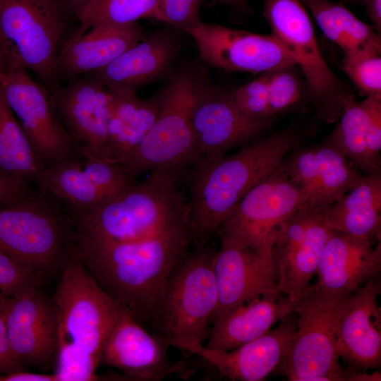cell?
Instances as JSON below:
<instances>
[{"label":"cell","mask_w":381,"mask_h":381,"mask_svg":"<svg viewBox=\"0 0 381 381\" xmlns=\"http://www.w3.org/2000/svg\"><path fill=\"white\" fill-rule=\"evenodd\" d=\"M349 296L307 288L294 303L298 322L289 353L274 372L291 381H346L336 347V325Z\"/></svg>","instance_id":"cell-8"},{"label":"cell","mask_w":381,"mask_h":381,"mask_svg":"<svg viewBox=\"0 0 381 381\" xmlns=\"http://www.w3.org/2000/svg\"><path fill=\"white\" fill-rule=\"evenodd\" d=\"M53 104L83 158L109 160V124L113 95L91 78H74L51 93Z\"/></svg>","instance_id":"cell-17"},{"label":"cell","mask_w":381,"mask_h":381,"mask_svg":"<svg viewBox=\"0 0 381 381\" xmlns=\"http://www.w3.org/2000/svg\"><path fill=\"white\" fill-rule=\"evenodd\" d=\"M325 216L327 226L332 231L373 242L380 240V171L364 175L355 188L327 207Z\"/></svg>","instance_id":"cell-28"},{"label":"cell","mask_w":381,"mask_h":381,"mask_svg":"<svg viewBox=\"0 0 381 381\" xmlns=\"http://www.w3.org/2000/svg\"><path fill=\"white\" fill-rule=\"evenodd\" d=\"M298 143L292 132L284 131L257 139L233 155L193 163L186 179L192 243L207 244L242 198L274 171Z\"/></svg>","instance_id":"cell-2"},{"label":"cell","mask_w":381,"mask_h":381,"mask_svg":"<svg viewBox=\"0 0 381 381\" xmlns=\"http://www.w3.org/2000/svg\"><path fill=\"white\" fill-rule=\"evenodd\" d=\"M270 73H263L260 77L229 92L236 106L250 117L260 119L271 117L268 102Z\"/></svg>","instance_id":"cell-36"},{"label":"cell","mask_w":381,"mask_h":381,"mask_svg":"<svg viewBox=\"0 0 381 381\" xmlns=\"http://www.w3.org/2000/svg\"><path fill=\"white\" fill-rule=\"evenodd\" d=\"M297 322V315L292 311L275 328L230 351L211 349L204 344L184 345L180 349L200 357L231 380L261 381L289 355Z\"/></svg>","instance_id":"cell-20"},{"label":"cell","mask_w":381,"mask_h":381,"mask_svg":"<svg viewBox=\"0 0 381 381\" xmlns=\"http://www.w3.org/2000/svg\"><path fill=\"white\" fill-rule=\"evenodd\" d=\"M381 268V241L332 231L317 271L315 288L351 295Z\"/></svg>","instance_id":"cell-23"},{"label":"cell","mask_w":381,"mask_h":381,"mask_svg":"<svg viewBox=\"0 0 381 381\" xmlns=\"http://www.w3.org/2000/svg\"><path fill=\"white\" fill-rule=\"evenodd\" d=\"M213 268L218 303L210 324L229 309L253 298L280 294L272 250L259 249L219 234Z\"/></svg>","instance_id":"cell-15"},{"label":"cell","mask_w":381,"mask_h":381,"mask_svg":"<svg viewBox=\"0 0 381 381\" xmlns=\"http://www.w3.org/2000/svg\"><path fill=\"white\" fill-rule=\"evenodd\" d=\"M346 381H380L381 374L375 371L373 373H367L363 370H345Z\"/></svg>","instance_id":"cell-43"},{"label":"cell","mask_w":381,"mask_h":381,"mask_svg":"<svg viewBox=\"0 0 381 381\" xmlns=\"http://www.w3.org/2000/svg\"><path fill=\"white\" fill-rule=\"evenodd\" d=\"M23 370V366L16 361L12 354L6 325L0 314V373L7 375Z\"/></svg>","instance_id":"cell-40"},{"label":"cell","mask_w":381,"mask_h":381,"mask_svg":"<svg viewBox=\"0 0 381 381\" xmlns=\"http://www.w3.org/2000/svg\"><path fill=\"white\" fill-rule=\"evenodd\" d=\"M283 162L242 198L218 234L256 248L272 250L279 226L307 202L303 190L289 178Z\"/></svg>","instance_id":"cell-10"},{"label":"cell","mask_w":381,"mask_h":381,"mask_svg":"<svg viewBox=\"0 0 381 381\" xmlns=\"http://www.w3.org/2000/svg\"><path fill=\"white\" fill-rule=\"evenodd\" d=\"M326 209L306 202L277 228L272 253L278 287L294 303L310 285L332 233Z\"/></svg>","instance_id":"cell-11"},{"label":"cell","mask_w":381,"mask_h":381,"mask_svg":"<svg viewBox=\"0 0 381 381\" xmlns=\"http://www.w3.org/2000/svg\"><path fill=\"white\" fill-rule=\"evenodd\" d=\"M195 40L200 59L229 71L266 73L296 65L272 35H260L202 22L186 32Z\"/></svg>","instance_id":"cell-14"},{"label":"cell","mask_w":381,"mask_h":381,"mask_svg":"<svg viewBox=\"0 0 381 381\" xmlns=\"http://www.w3.org/2000/svg\"><path fill=\"white\" fill-rule=\"evenodd\" d=\"M43 274L0 250V294L25 297L40 291Z\"/></svg>","instance_id":"cell-34"},{"label":"cell","mask_w":381,"mask_h":381,"mask_svg":"<svg viewBox=\"0 0 381 381\" xmlns=\"http://www.w3.org/2000/svg\"><path fill=\"white\" fill-rule=\"evenodd\" d=\"M292 67V66H291ZM291 67L270 73L268 102L270 116L296 104L300 97V86Z\"/></svg>","instance_id":"cell-37"},{"label":"cell","mask_w":381,"mask_h":381,"mask_svg":"<svg viewBox=\"0 0 381 381\" xmlns=\"http://www.w3.org/2000/svg\"><path fill=\"white\" fill-rule=\"evenodd\" d=\"M39 188L0 207V250L47 277L61 270L75 246L68 211Z\"/></svg>","instance_id":"cell-5"},{"label":"cell","mask_w":381,"mask_h":381,"mask_svg":"<svg viewBox=\"0 0 381 381\" xmlns=\"http://www.w3.org/2000/svg\"><path fill=\"white\" fill-rule=\"evenodd\" d=\"M177 45L167 31L157 30L124 52L106 66L88 73L116 95H136L142 86L169 69Z\"/></svg>","instance_id":"cell-24"},{"label":"cell","mask_w":381,"mask_h":381,"mask_svg":"<svg viewBox=\"0 0 381 381\" xmlns=\"http://www.w3.org/2000/svg\"><path fill=\"white\" fill-rule=\"evenodd\" d=\"M215 253L207 244L197 246L176 265L164 284L152 327L170 346L204 344L208 337L218 303Z\"/></svg>","instance_id":"cell-6"},{"label":"cell","mask_w":381,"mask_h":381,"mask_svg":"<svg viewBox=\"0 0 381 381\" xmlns=\"http://www.w3.org/2000/svg\"><path fill=\"white\" fill-rule=\"evenodd\" d=\"M367 13L378 33L381 31V0H364Z\"/></svg>","instance_id":"cell-42"},{"label":"cell","mask_w":381,"mask_h":381,"mask_svg":"<svg viewBox=\"0 0 381 381\" xmlns=\"http://www.w3.org/2000/svg\"><path fill=\"white\" fill-rule=\"evenodd\" d=\"M292 311L294 302L282 293L253 298L217 318L205 346L214 350H233L264 335Z\"/></svg>","instance_id":"cell-27"},{"label":"cell","mask_w":381,"mask_h":381,"mask_svg":"<svg viewBox=\"0 0 381 381\" xmlns=\"http://www.w3.org/2000/svg\"><path fill=\"white\" fill-rule=\"evenodd\" d=\"M0 381H56L54 374H40L18 370L0 375Z\"/></svg>","instance_id":"cell-41"},{"label":"cell","mask_w":381,"mask_h":381,"mask_svg":"<svg viewBox=\"0 0 381 381\" xmlns=\"http://www.w3.org/2000/svg\"><path fill=\"white\" fill-rule=\"evenodd\" d=\"M204 0H157V20L187 32L202 21L200 8Z\"/></svg>","instance_id":"cell-38"},{"label":"cell","mask_w":381,"mask_h":381,"mask_svg":"<svg viewBox=\"0 0 381 381\" xmlns=\"http://www.w3.org/2000/svg\"><path fill=\"white\" fill-rule=\"evenodd\" d=\"M193 242L188 220L151 237L125 242L77 236L75 250L87 271L140 322L152 326L164 284Z\"/></svg>","instance_id":"cell-1"},{"label":"cell","mask_w":381,"mask_h":381,"mask_svg":"<svg viewBox=\"0 0 381 381\" xmlns=\"http://www.w3.org/2000/svg\"><path fill=\"white\" fill-rule=\"evenodd\" d=\"M61 271L52 299L57 320L56 381L95 380L103 343L125 307L98 286L75 246Z\"/></svg>","instance_id":"cell-3"},{"label":"cell","mask_w":381,"mask_h":381,"mask_svg":"<svg viewBox=\"0 0 381 381\" xmlns=\"http://www.w3.org/2000/svg\"><path fill=\"white\" fill-rule=\"evenodd\" d=\"M70 18L62 0H0V50L8 69L23 68L53 85Z\"/></svg>","instance_id":"cell-7"},{"label":"cell","mask_w":381,"mask_h":381,"mask_svg":"<svg viewBox=\"0 0 381 381\" xmlns=\"http://www.w3.org/2000/svg\"><path fill=\"white\" fill-rule=\"evenodd\" d=\"M234 8H246L248 7V0H217Z\"/></svg>","instance_id":"cell-45"},{"label":"cell","mask_w":381,"mask_h":381,"mask_svg":"<svg viewBox=\"0 0 381 381\" xmlns=\"http://www.w3.org/2000/svg\"><path fill=\"white\" fill-rule=\"evenodd\" d=\"M87 30L63 44L57 59L58 75L75 78L100 69L144 37L137 23L101 24Z\"/></svg>","instance_id":"cell-25"},{"label":"cell","mask_w":381,"mask_h":381,"mask_svg":"<svg viewBox=\"0 0 381 381\" xmlns=\"http://www.w3.org/2000/svg\"><path fill=\"white\" fill-rule=\"evenodd\" d=\"M269 119L250 117L236 106L229 93L202 86L191 116L195 162L224 155L229 149L249 143L266 128Z\"/></svg>","instance_id":"cell-19"},{"label":"cell","mask_w":381,"mask_h":381,"mask_svg":"<svg viewBox=\"0 0 381 381\" xmlns=\"http://www.w3.org/2000/svg\"><path fill=\"white\" fill-rule=\"evenodd\" d=\"M112 95L109 157L123 166L153 125L158 113L159 93L145 99L136 95Z\"/></svg>","instance_id":"cell-29"},{"label":"cell","mask_w":381,"mask_h":381,"mask_svg":"<svg viewBox=\"0 0 381 381\" xmlns=\"http://www.w3.org/2000/svg\"><path fill=\"white\" fill-rule=\"evenodd\" d=\"M262 13L272 35L289 51L306 79L312 97L324 104H339L351 97L341 92L337 78L325 63L313 23L301 0H265Z\"/></svg>","instance_id":"cell-13"},{"label":"cell","mask_w":381,"mask_h":381,"mask_svg":"<svg viewBox=\"0 0 381 381\" xmlns=\"http://www.w3.org/2000/svg\"><path fill=\"white\" fill-rule=\"evenodd\" d=\"M283 164L289 178L303 190L306 202L313 207L332 205L364 177L339 150L327 143L298 151Z\"/></svg>","instance_id":"cell-22"},{"label":"cell","mask_w":381,"mask_h":381,"mask_svg":"<svg viewBox=\"0 0 381 381\" xmlns=\"http://www.w3.org/2000/svg\"><path fill=\"white\" fill-rule=\"evenodd\" d=\"M44 168L10 108L0 85V170L26 184L35 186Z\"/></svg>","instance_id":"cell-32"},{"label":"cell","mask_w":381,"mask_h":381,"mask_svg":"<svg viewBox=\"0 0 381 381\" xmlns=\"http://www.w3.org/2000/svg\"><path fill=\"white\" fill-rule=\"evenodd\" d=\"M35 186L66 202L71 216L94 209L109 199L84 172L74 155L44 167Z\"/></svg>","instance_id":"cell-31"},{"label":"cell","mask_w":381,"mask_h":381,"mask_svg":"<svg viewBox=\"0 0 381 381\" xmlns=\"http://www.w3.org/2000/svg\"><path fill=\"white\" fill-rule=\"evenodd\" d=\"M327 143L366 174L380 171L381 98L346 99L340 121Z\"/></svg>","instance_id":"cell-26"},{"label":"cell","mask_w":381,"mask_h":381,"mask_svg":"<svg viewBox=\"0 0 381 381\" xmlns=\"http://www.w3.org/2000/svg\"><path fill=\"white\" fill-rule=\"evenodd\" d=\"M302 1L325 35L342 50L344 56L380 54L378 33L345 6L329 0Z\"/></svg>","instance_id":"cell-30"},{"label":"cell","mask_w":381,"mask_h":381,"mask_svg":"<svg viewBox=\"0 0 381 381\" xmlns=\"http://www.w3.org/2000/svg\"><path fill=\"white\" fill-rule=\"evenodd\" d=\"M0 314L18 363L48 370L56 363L57 320L53 301L49 303L40 291L20 298L0 294Z\"/></svg>","instance_id":"cell-18"},{"label":"cell","mask_w":381,"mask_h":381,"mask_svg":"<svg viewBox=\"0 0 381 381\" xmlns=\"http://www.w3.org/2000/svg\"><path fill=\"white\" fill-rule=\"evenodd\" d=\"M183 172L152 170L117 197L73 215L76 235L101 241H133L190 220L188 201L179 188Z\"/></svg>","instance_id":"cell-4"},{"label":"cell","mask_w":381,"mask_h":381,"mask_svg":"<svg viewBox=\"0 0 381 381\" xmlns=\"http://www.w3.org/2000/svg\"><path fill=\"white\" fill-rule=\"evenodd\" d=\"M169 346L162 335L148 333L125 308L103 343L99 365L118 369L128 380L138 381L193 372L185 361H168Z\"/></svg>","instance_id":"cell-16"},{"label":"cell","mask_w":381,"mask_h":381,"mask_svg":"<svg viewBox=\"0 0 381 381\" xmlns=\"http://www.w3.org/2000/svg\"><path fill=\"white\" fill-rule=\"evenodd\" d=\"M203 85L191 73L177 75L159 92L157 118L123 167L134 176L157 169L183 170L195 161L191 116Z\"/></svg>","instance_id":"cell-9"},{"label":"cell","mask_w":381,"mask_h":381,"mask_svg":"<svg viewBox=\"0 0 381 381\" xmlns=\"http://www.w3.org/2000/svg\"><path fill=\"white\" fill-rule=\"evenodd\" d=\"M2 85L10 108L44 167L74 155L77 143L59 117L51 93L28 70L8 69Z\"/></svg>","instance_id":"cell-12"},{"label":"cell","mask_w":381,"mask_h":381,"mask_svg":"<svg viewBox=\"0 0 381 381\" xmlns=\"http://www.w3.org/2000/svg\"><path fill=\"white\" fill-rule=\"evenodd\" d=\"M37 188L35 186L26 184L0 170V207L27 198Z\"/></svg>","instance_id":"cell-39"},{"label":"cell","mask_w":381,"mask_h":381,"mask_svg":"<svg viewBox=\"0 0 381 381\" xmlns=\"http://www.w3.org/2000/svg\"><path fill=\"white\" fill-rule=\"evenodd\" d=\"M90 0H62V2L71 16H75L77 11Z\"/></svg>","instance_id":"cell-44"},{"label":"cell","mask_w":381,"mask_h":381,"mask_svg":"<svg viewBox=\"0 0 381 381\" xmlns=\"http://www.w3.org/2000/svg\"><path fill=\"white\" fill-rule=\"evenodd\" d=\"M377 277L370 279L345 301L336 325V347L352 370L376 369L381 363V308Z\"/></svg>","instance_id":"cell-21"},{"label":"cell","mask_w":381,"mask_h":381,"mask_svg":"<svg viewBox=\"0 0 381 381\" xmlns=\"http://www.w3.org/2000/svg\"><path fill=\"white\" fill-rule=\"evenodd\" d=\"M7 70L8 67L5 56L3 54L2 52L0 50V85L2 84Z\"/></svg>","instance_id":"cell-46"},{"label":"cell","mask_w":381,"mask_h":381,"mask_svg":"<svg viewBox=\"0 0 381 381\" xmlns=\"http://www.w3.org/2000/svg\"><path fill=\"white\" fill-rule=\"evenodd\" d=\"M80 35L101 24L126 25L140 18L157 20V0H90L75 13Z\"/></svg>","instance_id":"cell-33"},{"label":"cell","mask_w":381,"mask_h":381,"mask_svg":"<svg viewBox=\"0 0 381 381\" xmlns=\"http://www.w3.org/2000/svg\"><path fill=\"white\" fill-rule=\"evenodd\" d=\"M343 67L351 81L367 97L381 98L380 54L344 56Z\"/></svg>","instance_id":"cell-35"}]
</instances>
